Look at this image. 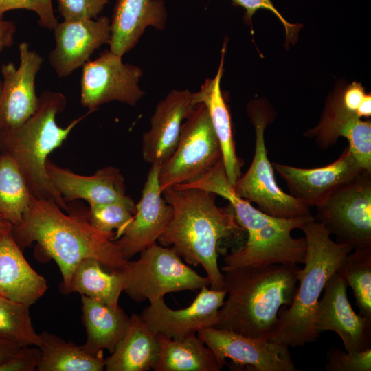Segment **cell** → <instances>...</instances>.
<instances>
[{
  "mask_svg": "<svg viewBox=\"0 0 371 371\" xmlns=\"http://www.w3.org/2000/svg\"><path fill=\"white\" fill-rule=\"evenodd\" d=\"M356 114L360 118H368L371 115V95L366 94L363 101L356 111Z\"/></svg>",
  "mask_w": 371,
  "mask_h": 371,
  "instance_id": "42",
  "label": "cell"
},
{
  "mask_svg": "<svg viewBox=\"0 0 371 371\" xmlns=\"http://www.w3.org/2000/svg\"><path fill=\"white\" fill-rule=\"evenodd\" d=\"M162 194L173 214L157 241L164 247L171 246L188 264L202 266L211 289L223 290L224 276L218 265V243L245 232L232 209L217 206V195L204 189L172 187Z\"/></svg>",
  "mask_w": 371,
  "mask_h": 371,
  "instance_id": "2",
  "label": "cell"
},
{
  "mask_svg": "<svg viewBox=\"0 0 371 371\" xmlns=\"http://www.w3.org/2000/svg\"><path fill=\"white\" fill-rule=\"evenodd\" d=\"M32 194L15 162L0 153V214L12 225L18 224Z\"/></svg>",
  "mask_w": 371,
  "mask_h": 371,
  "instance_id": "30",
  "label": "cell"
},
{
  "mask_svg": "<svg viewBox=\"0 0 371 371\" xmlns=\"http://www.w3.org/2000/svg\"><path fill=\"white\" fill-rule=\"evenodd\" d=\"M67 212L53 201L32 195L21 221L11 229L22 251L36 242L43 254L55 261L61 273L63 294H67L73 272L83 259L95 258L113 273L126 271L129 260L115 244V233L94 228L88 220V209L68 205Z\"/></svg>",
  "mask_w": 371,
  "mask_h": 371,
  "instance_id": "1",
  "label": "cell"
},
{
  "mask_svg": "<svg viewBox=\"0 0 371 371\" xmlns=\"http://www.w3.org/2000/svg\"><path fill=\"white\" fill-rule=\"evenodd\" d=\"M131 210L121 203L89 204L88 220L98 230L111 233L116 230L114 240L118 238L133 217Z\"/></svg>",
  "mask_w": 371,
  "mask_h": 371,
  "instance_id": "33",
  "label": "cell"
},
{
  "mask_svg": "<svg viewBox=\"0 0 371 371\" xmlns=\"http://www.w3.org/2000/svg\"><path fill=\"white\" fill-rule=\"evenodd\" d=\"M159 170V166H151L132 221L113 240L127 260L156 243L172 219L173 210L163 196Z\"/></svg>",
  "mask_w": 371,
  "mask_h": 371,
  "instance_id": "16",
  "label": "cell"
},
{
  "mask_svg": "<svg viewBox=\"0 0 371 371\" xmlns=\"http://www.w3.org/2000/svg\"><path fill=\"white\" fill-rule=\"evenodd\" d=\"M353 250L337 271L352 288L359 314L371 323V248Z\"/></svg>",
  "mask_w": 371,
  "mask_h": 371,
  "instance_id": "31",
  "label": "cell"
},
{
  "mask_svg": "<svg viewBox=\"0 0 371 371\" xmlns=\"http://www.w3.org/2000/svg\"><path fill=\"white\" fill-rule=\"evenodd\" d=\"M55 47L49 62L60 78L67 77L89 60L101 45L111 40V19L105 16L96 20H63L54 29Z\"/></svg>",
  "mask_w": 371,
  "mask_h": 371,
  "instance_id": "18",
  "label": "cell"
},
{
  "mask_svg": "<svg viewBox=\"0 0 371 371\" xmlns=\"http://www.w3.org/2000/svg\"><path fill=\"white\" fill-rule=\"evenodd\" d=\"M227 293L203 286L192 304L186 308L172 310L164 297L150 302L139 314L148 328L155 334L182 339L196 333L203 328L214 327L218 321V311Z\"/></svg>",
  "mask_w": 371,
  "mask_h": 371,
  "instance_id": "13",
  "label": "cell"
},
{
  "mask_svg": "<svg viewBox=\"0 0 371 371\" xmlns=\"http://www.w3.org/2000/svg\"><path fill=\"white\" fill-rule=\"evenodd\" d=\"M247 111L255 130L254 155L248 170L232 186L235 192L273 217L295 218L312 216L309 207L284 192L276 183L265 141L269 113L258 102L250 103Z\"/></svg>",
  "mask_w": 371,
  "mask_h": 371,
  "instance_id": "7",
  "label": "cell"
},
{
  "mask_svg": "<svg viewBox=\"0 0 371 371\" xmlns=\"http://www.w3.org/2000/svg\"><path fill=\"white\" fill-rule=\"evenodd\" d=\"M81 297L82 318L87 333L82 346L94 354L104 349L112 353L128 330L130 317L120 306L113 308L99 300Z\"/></svg>",
  "mask_w": 371,
  "mask_h": 371,
  "instance_id": "26",
  "label": "cell"
},
{
  "mask_svg": "<svg viewBox=\"0 0 371 371\" xmlns=\"http://www.w3.org/2000/svg\"><path fill=\"white\" fill-rule=\"evenodd\" d=\"M315 220L322 223L337 243L354 249L371 248V172L364 170L316 206Z\"/></svg>",
  "mask_w": 371,
  "mask_h": 371,
  "instance_id": "10",
  "label": "cell"
},
{
  "mask_svg": "<svg viewBox=\"0 0 371 371\" xmlns=\"http://www.w3.org/2000/svg\"><path fill=\"white\" fill-rule=\"evenodd\" d=\"M347 286L337 270L330 277L317 304L315 326L319 334L327 330L336 333L346 351H363L371 348V323L353 310Z\"/></svg>",
  "mask_w": 371,
  "mask_h": 371,
  "instance_id": "17",
  "label": "cell"
},
{
  "mask_svg": "<svg viewBox=\"0 0 371 371\" xmlns=\"http://www.w3.org/2000/svg\"><path fill=\"white\" fill-rule=\"evenodd\" d=\"M166 20L162 0H117L111 20L110 50L122 56L136 45L147 27L162 30Z\"/></svg>",
  "mask_w": 371,
  "mask_h": 371,
  "instance_id": "23",
  "label": "cell"
},
{
  "mask_svg": "<svg viewBox=\"0 0 371 371\" xmlns=\"http://www.w3.org/2000/svg\"><path fill=\"white\" fill-rule=\"evenodd\" d=\"M160 353L153 370L155 371H220V364L213 352L197 333L182 339L157 334Z\"/></svg>",
  "mask_w": 371,
  "mask_h": 371,
  "instance_id": "27",
  "label": "cell"
},
{
  "mask_svg": "<svg viewBox=\"0 0 371 371\" xmlns=\"http://www.w3.org/2000/svg\"><path fill=\"white\" fill-rule=\"evenodd\" d=\"M21 348L14 342L0 339V364L14 356Z\"/></svg>",
  "mask_w": 371,
  "mask_h": 371,
  "instance_id": "41",
  "label": "cell"
},
{
  "mask_svg": "<svg viewBox=\"0 0 371 371\" xmlns=\"http://www.w3.org/2000/svg\"><path fill=\"white\" fill-rule=\"evenodd\" d=\"M299 269L297 265L273 264L223 270L227 298L214 327L269 339L280 308L293 301Z\"/></svg>",
  "mask_w": 371,
  "mask_h": 371,
  "instance_id": "4",
  "label": "cell"
},
{
  "mask_svg": "<svg viewBox=\"0 0 371 371\" xmlns=\"http://www.w3.org/2000/svg\"><path fill=\"white\" fill-rule=\"evenodd\" d=\"M122 56L110 49L82 66L80 78V103L89 110L117 101L134 106L144 95L139 87L142 69L124 63Z\"/></svg>",
  "mask_w": 371,
  "mask_h": 371,
  "instance_id": "11",
  "label": "cell"
},
{
  "mask_svg": "<svg viewBox=\"0 0 371 371\" xmlns=\"http://www.w3.org/2000/svg\"><path fill=\"white\" fill-rule=\"evenodd\" d=\"M30 306L0 295V339L20 346H39L41 338L32 323Z\"/></svg>",
  "mask_w": 371,
  "mask_h": 371,
  "instance_id": "32",
  "label": "cell"
},
{
  "mask_svg": "<svg viewBox=\"0 0 371 371\" xmlns=\"http://www.w3.org/2000/svg\"><path fill=\"white\" fill-rule=\"evenodd\" d=\"M139 254L137 260L128 261L123 291L137 302H151L166 293L196 291L210 285L207 276H201L185 264L171 248L156 243Z\"/></svg>",
  "mask_w": 371,
  "mask_h": 371,
  "instance_id": "8",
  "label": "cell"
},
{
  "mask_svg": "<svg viewBox=\"0 0 371 371\" xmlns=\"http://www.w3.org/2000/svg\"><path fill=\"white\" fill-rule=\"evenodd\" d=\"M102 266L99 260L93 258L81 260L73 272L67 294L78 293L117 308L126 284L125 271L108 273Z\"/></svg>",
  "mask_w": 371,
  "mask_h": 371,
  "instance_id": "29",
  "label": "cell"
},
{
  "mask_svg": "<svg viewBox=\"0 0 371 371\" xmlns=\"http://www.w3.org/2000/svg\"><path fill=\"white\" fill-rule=\"evenodd\" d=\"M67 104L64 94L46 90L38 97L34 114L20 126L0 131V153L9 156L22 174L31 194L56 203L67 212L68 204L51 183L46 171L49 155L60 147L75 126L94 111L60 127L56 117Z\"/></svg>",
  "mask_w": 371,
  "mask_h": 371,
  "instance_id": "6",
  "label": "cell"
},
{
  "mask_svg": "<svg viewBox=\"0 0 371 371\" xmlns=\"http://www.w3.org/2000/svg\"><path fill=\"white\" fill-rule=\"evenodd\" d=\"M199 104L194 93L172 90L160 101L150 119V128L142 137V157L151 166H160L174 153L183 121Z\"/></svg>",
  "mask_w": 371,
  "mask_h": 371,
  "instance_id": "20",
  "label": "cell"
},
{
  "mask_svg": "<svg viewBox=\"0 0 371 371\" xmlns=\"http://www.w3.org/2000/svg\"><path fill=\"white\" fill-rule=\"evenodd\" d=\"M328 371H370L371 348L363 351H344L332 347L327 353Z\"/></svg>",
  "mask_w": 371,
  "mask_h": 371,
  "instance_id": "34",
  "label": "cell"
},
{
  "mask_svg": "<svg viewBox=\"0 0 371 371\" xmlns=\"http://www.w3.org/2000/svg\"><path fill=\"white\" fill-rule=\"evenodd\" d=\"M234 5L240 6L245 10L244 15L245 21L251 23V18L255 12L260 9L270 10L281 21L286 32V41H295L299 29L302 27L298 24L289 23L278 11L271 0H232Z\"/></svg>",
  "mask_w": 371,
  "mask_h": 371,
  "instance_id": "37",
  "label": "cell"
},
{
  "mask_svg": "<svg viewBox=\"0 0 371 371\" xmlns=\"http://www.w3.org/2000/svg\"><path fill=\"white\" fill-rule=\"evenodd\" d=\"M41 351L36 346H22L11 358L0 364V371L37 370Z\"/></svg>",
  "mask_w": 371,
  "mask_h": 371,
  "instance_id": "38",
  "label": "cell"
},
{
  "mask_svg": "<svg viewBox=\"0 0 371 371\" xmlns=\"http://www.w3.org/2000/svg\"><path fill=\"white\" fill-rule=\"evenodd\" d=\"M225 51L226 42L221 50V62L216 76L205 81L200 90L194 93V98L197 104H203L208 111L221 148L222 159L227 177L232 186H234L242 175L243 161L236 152L231 115L221 89Z\"/></svg>",
  "mask_w": 371,
  "mask_h": 371,
  "instance_id": "24",
  "label": "cell"
},
{
  "mask_svg": "<svg viewBox=\"0 0 371 371\" xmlns=\"http://www.w3.org/2000/svg\"><path fill=\"white\" fill-rule=\"evenodd\" d=\"M12 225L0 214V233L12 229Z\"/></svg>",
  "mask_w": 371,
  "mask_h": 371,
  "instance_id": "43",
  "label": "cell"
},
{
  "mask_svg": "<svg viewBox=\"0 0 371 371\" xmlns=\"http://www.w3.org/2000/svg\"><path fill=\"white\" fill-rule=\"evenodd\" d=\"M17 9L32 10L38 16V23L44 28L53 30L57 25L52 0H0V20L8 11Z\"/></svg>",
  "mask_w": 371,
  "mask_h": 371,
  "instance_id": "35",
  "label": "cell"
},
{
  "mask_svg": "<svg viewBox=\"0 0 371 371\" xmlns=\"http://www.w3.org/2000/svg\"><path fill=\"white\" fill-rule=\"evenodd\" d=\"M271 164L285 181L289 194L309 207L321 205L336 190L366 170L348 147L336 161L319 168H304L276 162Z\"/></svg>",
  "mask_w": 371,
  "mask_h": 371,
  "instance_id": "15",
  "label": "cell"
},
{
  "mask_svg": "<svg viewBox=\"0 0 371 371\" xmlns=\"http://www.w3.org/2000/svg\"><path fill=\"white\" fill-rule=\"evenodd\" d=\"M109 0H57L58 10L64 20L93 19Z\"/></svg>",
  "mask_w": 371,
  "mask_h": 371,
  "instance_id": "36",
  "label": "cell"
},
{
  "mask_svg": "<svg viewBox=\"0 0 371 371\" xmlns=\"http://www.w3.org/2000/svg\"><path fill=\"white\" fill-rule=\"evenodd\" d=\"M160 353L157 334L133 313L123 338L111 355L106 358V371H146L153 369Z\"/></svg>",
  "mask_w": 371,
  "mask_h": 371,
  "instance_id": "25",
  "label": "cell"
},
{
  "mask_svg": "<svg viewBox=\"0 0 371 371\" xmlns=\"http://www.w3.org/2000/svg\"><path fill=\"white\" fill-rule=\"evenodd\" d=\"M41 359L38 371H102L106 358L103 352L94 354L82 346L66 341L47 330L39 334Z\"/></svg>",
  "mask_w": 371,
  "mask_h": 371,
  "instance_id": "28",
  "label": "cell"
},
{
  "mask_svg": "<svg viewBox=\"0 0 371 371\" xmlns=\"http://www.w3.org/2000/svg\"><path fill=\"white\" fill-rule=\"evenodd\" d=\"M198 337L213 352L223 367L225 359L254 371H297L289 346L269 339L244 336L225 328L207 327Z\"/></svg>",
  "mask_w": 371,
  "mask_h": 371,
  "instance_id": "12",
  "label": "cell"
},
{
  "mask_svg": "<svg viewBox=\"0 0 371 371\" xmlns=\"http://www.w3.org/2000/svg\"><path fill=\"white\" fill-rule=\"evenodd\" d=\"M47 289V280L28 263L11 230L0 233V295L31 306Z\"/></svg>",
  "mask_w": 371,
  "mask_h": 371,
  "instance_id": "22",
  "label": "cell"
},
{
  "mask_svg": "<svg viewBox=\"0 0 371 371\" xmlns=\"http://www.w3.org/2000/svg\"><path fill=\"white\" fill-rule=\"evenodd\" d=\"M300 229L305 235L306 251L304 268L297 271L295 294L289 306H282L269 340L289 347L302 346L319 337L315 326L319 298L330 277L354 247L333 240L324 225L313 218Z\"/></svg>",
  "mask_w": 371,
  "mask_h": 371,
  "instance_id": "5",
  "label": "cell"
},
{
  "mask_svg": "<svg viewBox=\"0 0 371 371\" xmlns=\"http://www.w3.org/2000/svg\"><path fill=\"white\" fill-rule=\"evenodd\" d=\"M341 89L335 91L328 98L319 124L304 135L314 138L324 149L334 145L339 137H345L350 151L359 164L371 172L370 120H363L356 113L344 107Z\"/></svg>",
  "mask_w": 371,
  "mask_h": 371,
  "instance_id": "21",
  "label": "cell"
},
{
  "mask_svg": "<svg viewBox=\"0 0 371 371\" xmlns=\"http://www.w3.org/2000/svg\"><path fill=\"white\" fill-rule=\"evenodd\" d=\"M19 52L18 67L8 62L1 68L3 81L0 93V131L20 126L34 114L38 106L35 79L43 58L25 41L19 45Z\"/></svg>",
  "mask_w": 371,
  "mask_h": 371,
  "instance_id": "14",
  "label": "cell"
},
{
  "mask_svg": "<svg viewBox=\"0 0 371 371\" xmlns=\"http://www.w3.org/2000/svg\"><path fill=\"white\" fill-rule=\"evenodd\" d=\"M176 187L204 189L227 199L236 221L247 232L245 244L225 256L221 271L244 266L304 263L306 239L292 237L291 232L314 216L281 218L254 207L235 192L227 177L223 159L201 177Z\"/></svg>",
  "mask_w": 371,
  "mask_h": 371,
  "instance_id": "3",
  "label": "cell"
},
{
  "mask_svg": "<svg viewBox=\"0 0 371 371\" xmlns=\"http://www.w3.org/2000/svg\"><path fill=\"white\" fill-rule=\"evenodd\" d=\"M15 32L16 26L13 22L4 19L0 20V52L12 45ZM1 87L2 82L0 81V93Z\"/></svg>",
  "mask_w": 371,
  "mask_h": 371,
  "instance_id": "40",
  "label": "cell"
},
{
  "mask_svg": "<svg viewBox=\"0 0 371 371\" xmlns=\"http://www.w3.org/2000/svg\"><path fill=\"white\" fill-rule=\"evenodd\" d=\"M221 159V148L208 111L200 103L183 122L174 153L159 166L161 191L201 177Z\"/></svg>",
  "mask_w": 371,
  "mask_h": 371,
  "instance_id": "9",
  "label": "cell"
},
{
  "mask_svg": "<svg viewBox=\"0 0 371 371\" xmlns=\"http://www.w3.org/2000/svg\"><path fill=\"white\" fill-rule=\"evenodd\" d=\"M47 177L65 203L83 199L93 203H121L135 214L136 204L126 194L124 179L119 169L106 166L91 176L78 175L48 159Z\"/></svg>",
  "mask_w": 371,
  "mask_h": 371,
  "instance_id": "19",
  "label": "cell"
},
{
  "mask_svg": "<svg viewBox=\"0 0 371 371\" xmlns=\"http://www.w3.org/2000/svg\"><path fill=\"white\" fill-rule=\"evenodd\" d=\"M366 93L361 84L353 82L345 89H341L342 104L348 110L356 113Z\"/></svg>",
  "mask_w": 371,
  "mask_h": 371,
  "instance_id": "39",
  "label": "cell"
}]
</instances>
